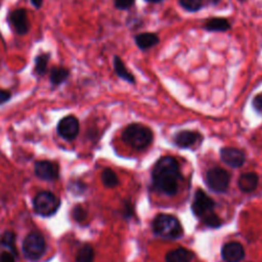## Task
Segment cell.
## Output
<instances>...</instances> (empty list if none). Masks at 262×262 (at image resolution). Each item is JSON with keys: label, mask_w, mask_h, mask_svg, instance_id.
<instances>
[{"label": "cell", "mask_w": 262, "mask_h": 262, "mask_svg": "<svg viewBox=\"0 0 262 262\" xmlns=\"http://www.w3.org/2000/svg\"><path fill=\"white\" fill-rule=\"evenodd\" d=\"M220 158L221 160L232 168H238L244 165L245 163V154L235 147H223L220 150Z\"/></svg>", "instance_id": "12"}, {"label": "cell", "mask_w": 262, "mask_h": 262, "mask_svg": "<svg viewBox=\"0 0 262 262\" xmlns=\"http://www.w3.org/2000/svg\"><path fill=\"white\" fill-rule=\"evenodd\" d=\"M69 76H70V72L68 69L62 67H55V68H52L50 71L49 80L52 85L57 86L63 83L69 78Z\"/></svg>", "instance_id": "19"}, {"label": "cell", "mask_w": 262, "mask_h": 262, "mask_svg": "<svg viewBox=\"0 0 262 262\" xmlns=\"http://www.w3.org/2000/svg\"><path fill=\"white\" fill-rule=\"evenodd\" d=\"M132 214H133L132 206L129 202H126L125 205H124V208H123V215H124L125 218H130Z\"/></svg>", "instance_id": "31"}, {"label": "cell", "mask_w": 262, "mask_h": 262, "mask_svg": "<svg viewBox=\"0 0 262 262\" xmlns=\"http://www.w3.org/2000/svg\"><path fill=\"white\" fill-rule=\"evenodd\" d=\"M8 20L13 30L18 35L27 34L31 28L28 13L24 8H17L12 10L8 15Z\"/></svg>", "instance_id": "9"}, {"label": "cell", "mask_w": 262, "mask_h": 262, "mask_svg": "<svg viewBox=\"0 0 262 262\" xmlns=\"http://www.w3.org/2000/svg\"><path fill=\"white\" fill-rule=\"evenodd\" d=\"M32 5H34L36 8H40L43 4V0H31Z\"/></svg>", "instance_id": "33"}, {"label": "cell", "mask_w": 262, "mask_h": 262, "mask_svg": "<svg viewBox=\"0 0 262 262\" xmlns=\"http://www.w3.org/2000/svg\"><path fill=\"white\" fill-rule=\"evenodd\" d=\"M152 183L160 191L168 195H173L179 188L181 179L180 167L177 160L167 156L159 159L152 169Z\"/></svg>", "instance_id": "1"}, {"label": "cell", "mask_w": 262, "mask_h": 262, "mask_svg": "<svg viewBox=\"0 0 262 262\" xmlns=\"http://www.w3.org/2000/svg\"><path fill=\"white\" fill-rule=\"evenodd\" d=\"M71 185L73 186V191H76V189L79 188L78 192H83L84 189L86 188L85 184L83 182H81V181H74L73 183H71Z\"/></svg>", "instance_id": "32"}, {"label": "cell", "mask_w": 262, "mask_h": 262, "mask_svg": "<svg viewBox=\"0 0 262 262\" xmlns=\"http://www.w3.org/2000/svg\"><path fill=\"white\" fill-rule=\"evenodd\" d=\"M122 139L125 143L135 149H143L147 147L152 140L151 130L141 124H130L122 133Z\"/></svg>", "instance_id": "2"}, {"label": "cell", "mask_w": 262, "mask_h": 262, "mask_svg": "<svg viewBox=\"0 0 262 262\" xmlns=\"http://www.w3.org/2000/svg\"><path fill=\"white\" fill-rule=\"evenodd\" d=\"M0 262H15V258L10 252L5 251L0 254Z\"/></svg>", "instance_id": "29"}, {"label": "cell", "mask_w": 262, "mask_h": 262, "mask_svg": "<svg viewBox=\"0 0 262 262\" xmlns=\"http://www.w3.org/2000/svg\"><path fill=\"white\" fill-rule=\"evenodd\" d=\"M72 217L77 222H83L87 219V211L80 205L75 206L72 211Z\"/></svg>", "instance_id": "26"}, {"label": "cell", "mask_w": 262, "mask_h": 262, "mask_svg": "<svg viewBox=\"0 0 262 262\" xmlns=\"http://www.w3.org/2000/svg\"><path fill=\"white\" fill-rule=\"evenodd\" d=\"M238 187L244 192L253 191L258 185V175L254 172H246L241 174L238 181Z\"/></svg>", "instance_id": "14"}, {"label": "cell", "mask_w": 262, "mask_h": 262, "mask_svg": "<svg viewBox=\"0 0 262 262\" xmlns=\"http://www.w3.org/2000/svg\"><path fill=\"white\" fill-rule=\"evenodd\" d=\"M0 245L8 249L10 253L15 257L17 256V251L15 247V233L12 231H5L0 237Z\"/></svg>", "instance_id": "20"}, {"label": "cell", "mask_w": 262, "mask_h": 262, "mask_svg": "<svg viewBox=\"0 0 262 262\" xmlns=\"http://www.w3.org/2000/svg\"><path fill=\"white\" fill-rule=\"evenodd\" d=\"M35 175L43 180H55L58 178L57 166L49 161H38L34 166Z\"/></svg>", "instance_id": "11"}, {"label": "cell", "mask_w": 262, "mask_h": 262, "mask_svg": "<svg viewBox=\"0 0 262 262\" xmlns=\"http://www.w3.org/2000/svg\"><path fill=\"white\" fill-rule=\"evenodd\" d=\"M200 139V134L191 130H182L175 134L174 143L182 148L191 147Z\"/></svg>", "instance_id": "13"}, {"label": "cell", "mask_w": 262, "mask_h": 262, "mask_svg": "<svg viewBox=\"0 0 262 262\" xmlns=\"http://www.w3.org/2000/svg\"><path fill=\"white\" fill-rule=\"evenodd\" d=\"M238 1H244V0H238Z\"/></svg>", "instance_id": "36"}, {"label": "cell", "mask_w": 262, "mask_h": 262, "mask_svg": "<svg viewBox=\"0 0 262 262\" xmlns=\"http://www.w3.org/2000/svg\"><path fill=\"white\" fill-rule=\"evenodd\" d=\"M11 98V93L7 90H3L0 89V104L5 103L6 101H8Z\"/></svg>", "instance_id": "30"}, {"label": "cell", "mask_w": 262, "mask_h": 262, "mask_svg": "<svg viewBox=\"0 0 262 262\" xmlns=\"http://www.w3.org/2000/svg\"><path fill=\"white\" fill-rule=\"evenodd\" d=\"M204 29L210 32H225L230 29V23L223 17H213L206 21Z\"/></svg>", "instance_id": "17"}, {"label": "cell", "mask_w": 262, "mask_h": 262, "mask_svg": "<svg viewBox=\"0 0 262 262\" xmlns=\"http://www.w3.org/2000/svg\"><path fill=\"white\" fill-rule=\"evenodd\" d=\"M46 252V242L44 236L37 231L30 232L23 242V253L27 259L37 261Z\"/></svg>", "instance_id": "5"}, {"label": "cell", "mask_w": 262, "mask_h": 262, "mask_svg": "<svg viewBox=\"0 0 262 262\" xmlns=\"http://www.w3.org/2000/svg\"><path fill=\"white\" fill-rule=\"evenodd\" d=\"M206 182L213 191L222 193L225 192L229 186L230 175L226 170L214 167L207 171Z\"/></svg>", "instance_id": "6"}, {"label": "cell", "mask_w": 262, "mask_h": 262, "mask_svg": "<svg viewBox=\"0 0 262 262\" xmlns=\"http://www.w3.org/2000/svg\"><path fill=\"white\" fill-rule=\"evenodd\" d=\"M134 40H135L136 45L142 50H147V49L156 46L160 42L158 35L155 33H149V32H145V33L136 35Z\"/></svg>", "instance_id": "15"}, {"label": "cell", "mask_w": 262, "mask_h": 262, "mask_svg": "<svg viewBox=\"0 0 262 262\" xmlns=\"http://www.w3.org/2000/svg\"><path fill=\"white\" fill-rule=\"evenodd\" d=\"M94 250L89 244L83 245L77 252L76 262H93Z\"/></svg>", "instance_id": "21"}, {"label": "cell", "mask_w": 262, "mask_h": 262, "mask_svg": "<svg viewBox=\"0 0 262 262\" xmlns=\"http://www.w3.org/2000/svg\"><path fill=\"white\" fill-rule=\"evenodd\" d=\"M179 4L187 11H198L203 6V0H179Z\"/></svg>", "instance_id": "24"}, {"label": "cell", "mask_w": 262, "mask_h": 262, "mask_svg": "<svg viewBox=\"0 0 262 262\" xmlns=\"http://www.w3.org/2000/svg\"><path fill=\"white\" fill-rule=\"evenodd\" d=\"M134 4V0H115V6L118 9H129Z\"/></svg>", "instance_id": "27"}, {"label": "cell", "mask_w": 262, "mask_h": 262, "mask_svg": "<svg viewBox=\"0 0 262 262\" xmlns=\"http://www.w3.org/2000/svg\"><path fill=\"white\" fill-rule=\"evenodd\" d=\"M50 58V54L49 53H40L35 57V68H34V72L39 75V76H43L46 73L47 70V63L48 60Z\"/></svg>", "instance_id": "22"}, {"label": "cell", "mask_w": 262, "mask_h": 262, "mask_svg": "<svg viewBox=\"0 0 262 262\" xmlns=\"http://www.w3.org/2000/svg\"><path fill=\"white\" fill-rule=\"evenodd\" d=\"M152 230L156 235L167 239H174L182 234L180 221L170 214H159L152 220Z\"/></svg>", "instance_id": "3"}, {"label": "cell", "mask_w": 262, "mask_h": 262, "mask_svg": "<svg viewBox=\"0 0 262 262\" xmlns=\"http://www.w3.org/2000/svg\"><path fill=\"white\" fill-rule=\"evenodd\" d=\"M146 2H150V3H159V2H161V1H163V0H145Z\"/></svg>", "instance_id": "34"}, {"label": "cell", "mask_w": 262, "mask_h": 262, "mask_svg": "<svg viewBox=\"0 0 262 262\" xmlns=\"http://www.w3.org/2000/svg\"><path fill=\"white\" fill-rule=\"evenodd\" d=\"M202 220H203V222H204L207 226H209V227H214V228H216V227L221 226V224H222V220H221L214 212L208 214L207 216H205L204 218H202Z\"/></svg>", "instance_id": "25"}, {"label": "cell", "mask_w": 262, "mask_h": 262, "mask_svg": "<svg viewBox=\"0 0 262 262\" xmlns=\"http://www.w3.org/2000/svg\"><path fill=\"white\" fill-rule=\"evenodd\" d=\"M114 69L116 74L123 80L129 82V83H134L135 79L133 77V75L126 69L123 60L119 57V56H115L114 57Z\"/></svg>", "instance_id": "18"}, {"label": "cell", "mask_w": 262, "mask_h": 262, "mask_svg": "<svg viewBox=\"0 0 262 262\" xmlns=\"http://www.w3.org/2000/svg\"><path fill=\"white\" fill-rule=\"evenodd\" d=\"M80 130L79 121L75 116L63 117L57 124L58 135L66 140H73L77 137Z\"/></svg>", "instance_id": "8"}, {"label": "cell", "mask_w": 262, "mask_h": 262, "mask_svg": "<svg viewBox=\"0 0 262 262\" xmlns=\"http://www.w3.org/2000/svg\"><path fill=\"white\" fill-rule=\"evenodd\" d=\"M221 256L225 262H241L245 257V250L237 242H228L222 246Z\"/></svg>", "instance_id": "10"}, {"label": "cell", "mask_w": 262, "mask_h": 262, "mask_svg": "<svg viewBox=\"0 0 262 262\" xmlns=\"http://www.w3.org/2000/svg\"><path fill=\"white\" fill-rule=\"evenodd\" d=\"M101 181L105 187H110V188L116 187L119 183L117 174L115 173V171H113L110 168L103 169V171L101 173Z\"/></svg>", "instance_id": "23"}, {"label": "cell", "mask_w": 262, "mask_h": 262, "mask_svg": "<svg viewBox=\"0 0 262 262\" xmlns=\"http://www.w3.org/2000/svg\"><path fill=\"white\" fill-rule=\"evenodd\" d=\"M193 254L185 248H177L166 254V262H191Z\"/></svg>", "instance_id": "16"}, {"label": "cell", "mask_w": 262, "mask_h": 262, "mask_svg": "<svg viewBox=\"0 0 262 262\" xmlns=\"http://www.w3.org/2000/svg\"><path fill=\"white\" fill-rule=\"evenodd\" d=\"M210 3H212V4H217L220 0H208Z\"/></svg>", "instance_id": "35"}, {"label": "cell", "mask_w": 262, "mask_h": 262, "mask_svg": "<svg viewBox=\"0 0 262 262\" xmlns=\"http://www.w3.org/2000/svg\"><path fill=\"white\" fill-rule=\"evenodd\" d=\"M34 211L43 217H50L54 215L59 207L60 200L51 191L43 190L36 194L33 200Z\"/></svg>", "instance_id": "4"}, {"label": "cell", "mask_w": 262, "mask_h": 262, "mask_svg": "<svg viewBox=\"0 0 262 262\" xmlns=\"http://www.w3.org/2000/svg\"><path fill=\"white\" fill-rule=\"evenodd\" d=\"M253 107L262 114V93H259L258 95H256L252 101Z\"/></svg>", "instance_id": "28"}, {"label": "cell", "mask_w": 262, "mask_h": 262, "mask_svg": "<svg viewBox=\"0 0 262 262\" xmlns=\"http://www.w3.org/2000/svg\"><path fill=\"white\" fill-rule=\"evenodd\" d=\"M214 206V201L204 190L196 189L191 205L192 212L196 217L204 218L208 214L212 213Z\"/></svg>", "instance_id": "7"}]
</instances>
